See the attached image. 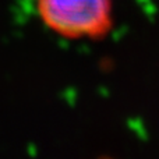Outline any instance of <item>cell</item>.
<instances>
[{
  "label": "cell",
  "mask_w": 159,
  "mask_h": 159,
  "mask_svg": "<svg viewBox=\"0 0 159 159\" xmlns=\"http://www.w3.org/2000/svg\"><path fill=\"white\" fill-rule=\"evenodd\" d=\"M41 22L59 38L98 42L115 28L113 0H34Z\"/></svg>",
  "instance_id": "obj_1"
}]
</instances>
